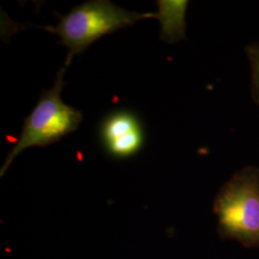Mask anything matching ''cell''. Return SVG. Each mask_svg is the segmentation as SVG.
Returning a JSON list of instances; mask_svg holds the SVG:
<instances>
[{
	"instance_id": "cell-6",
	"label": "cell",
	"mask_w": 259,
	"mask_h": 259,
	"mask_svg": "<svg viewBox=\"0 0 259 259\" xmlns=\"http://www.w3.org/2000/svg\"><path fill=\"white\" fill-rule=\"evenodd\" d=\"M249 59L251 69V83L253 94L259 104V45L249 49Z\"/></svg>"
},
{
	"instance_id": "cell-3",
	"label": "cell",
	"mask_w": 259,
	"mask_h": 259,
	"mask_svg": "<svg viewBox=\"0 0 259 259\" xmlns=\"http://www.w3.org/2000/svg\"><path fill=\"white\" fill-rule=\"evenodd\" d=\"M65 67L60 69L55 84L41 93L36 107L24 120L20 136L1 169V175L21 152L31 147H45L61 140L79 128L81 111L63 102Z\"/></svg>"
},
{
	"instance_id": "cell-2",
	"label": "cell",
	"mask_w": 259,
	"mask_h": 259,
	"mask_svg": "<svg viewBox=\"0 0 259 259\" xmlns=\"http://www.w3.org/2000/svg\"><path fill=\"white\" fill-rule=\"evenodd\" d=\"M213 209L221 236L259 249V169L235 173L220 189Z\"/></svg>"
},
{
	"instance_id": "cell-5",
	"label": "cell",
	"mask_w": 259,
	"mask_h": 259,
	"mask_svg": "<svg viewBox=\"0 0 259 259\" xmlns=\"http://www.w3.org/2000/svg\"><path fill=\"white\" fill-rule=\"evenodd\" d=\"M189 2L186 0H158L156 19L161 25L160 37L166 42H176L185 36V14Z\"/></svg>"
},
{
	"instance_id": "cell-4",
	"label": "cell",
	"mask_w": 259,
	"mask_h": 259,
	"mask_svg": "<svg viewBox=\"0 0 259 259\" xmlns=\"http://www.w3.org/2000/svg\"><path fill=\"white\" fill-rule=\"evenodd\" d=\"M100 139L111 157H132L142 148L144 133L134 112L117 111L109 114L100 126Z\"/></svg>"
},
{
	"instance_id": "cell-1",
	"label": "cell",
	"mask_w": 259,
	"mask_h": 259,
	"mask_svg": "<svg viewBox=\"0 0 259 259\" xmlns=\"http://www.w3.org/2000/svg\"><path fill=\"white\" fill-rule=\"evenodd\" d=\"M155 13H137L122 9L108 0L87 1L62 17L54 27H45L60 37L67 48L65 65L103 36L128 27L139 20L156 19Z\"/></svg>"
}]
</instances>
